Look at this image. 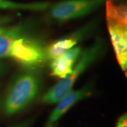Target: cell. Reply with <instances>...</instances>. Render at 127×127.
<instances>
[{"label": "cell", "mask_w": 127, "mask_h": 127, "mask_svg": "<svg viewBox=\"0 0 127 127\" xmlns=\"http://www.w3.org/2000/svg\"><path fill=\"white\" fill-rule=\"evenodd\" d=\"M115 127H127V115L124 114L117 120Z\"/></svg>", "instance_id": "obj_12"}, {"label": "cell", "mask_w": 127, "mask_h": 127, "mask_svg": "<svg viewBox=\"0 0 127 127\" xmlns=\"http://www.w3.org/2000/svg\"><path fill=\"white\" fill-rule=\"evenodd\" d=\"M92 95V88L85 87L77 90H71L57 102L49 117L48 124H54L73 106Z\"/></svg>", "instance_id": "obj_6"}, {"label": "cell", "mask_w": 127, "mask_h": 127, "mask_svg": "<svg viewBox=\"0 0 127 127\" xmlns=\"http://www.w3.org/2000/svg\"><path fill=\"white\" fill-rule=\"evenodd\" d=\"M107 27L116 58L123 71L127 68V27L107 21Z\"/></svg>", "instance_id": "obj_5"}, {"label": "cell", "mask_w": 127, "mask_h": 127, "mask_svg": "<svg viewBox=\"0 0 127 127\" xmlns=\"http://www.w3.org/2000/svg\"><path fill=\"white\" fill-rule=\"evenodd\" d=\"M25 29L24 25L20 24L9 29H6L0 34V60L9 57L12 43L20 38L25 32Z\"/></svg>", "instance_id": "obj_9"}, {"label": "cell", "mask_w": 127, "mask_h": 127, "mask_svg": "<svg viewBox=\"0 0 127 127\" xmlns=\"http://www.w3.org/2000/svg\"><path fill=\"white\" fill-rule=\"evenodd\" d=\"M46 127H54V124H48L47 126Z\"/></svg>", "instance_id": "obj_15"}, {"label": "cell", "mask_w": 127, "mask_h": 127, "mask_svg": "<svg viewBox=\"0 0 127 127\" xmlns=\"http://www.w3.org/2000/svg\"><path fill=\"white\" fill-rule=\"evenodd\" d=\"M106 2V20L127 25V7L125 5L114 4L111 0Z\"/></svg>", "instance_id": "obj_10"}, {"label": "cell", "mask_w": 127, "mask_h": 127, "mask_svg": "<svg viewBox=\"0 0 127 127\" xmlns=\"http://www.w3.org/2000/svg\"><path fill=\"white\" fill-rule=\"evenodd\" d=\"M48 7V4L44 2L32 3H18L8 1H0V8L9 9H24L30 11H41Z\"/></svg>", "instance_id": "obj_11"}, {"label": "cell", "mask_w": 127, "mask_h": 127, "mask_svg": "<svg viewBox=\"0 0 127 127\" xmlns=\"http://www.w3.org/2000/svg\"><path fill=\"white\" fill-rule=\"evenodd\" d=\"M104 43L98 39L81 53L72 72L65 78L55 84L48 91L42 98L44 104H57L63 96L72 90L76 81L94 62H95L104 51Z\"/></svg>", "instance_id": "obj_2"}, {"label": "cell", "mask_w": 127, "mask_h": 127, "mask_svg": "<svg viewBox=\"0 0 127 127\" xmlns=\"http://www.w3.org/2000/svg\"><path fill=\"white\" fill-rule=\"evenodd\" d=\"M106 0H65L55 4L51 9L55 20L64 21L88 15L102 5Z\"/></svg>", "instance_id": "obj_4"}, {"label": "cell", "mask_w": 127, "mask_h": 127, "mask_svg": "<svg viewBox=\"0 0 127 127\" xmlns=\"http://www.w3.org/2000/svg\"><path fill=\"white\" fill-rule=\"evenodd\" d=\"M7 64L4 63V62L0 61V77L4 74V72L7 70Z\"/></svg>", "instance_id": "obj_14"}, {"label": "cell", "mask_w": 127, "mask_h": 127, "mask_svg": "<svg viewBox=\"0 0 127 127\" xmlns=\"http://www.w3.org/2000/svg\"><path fill=\"white\" fill-rule=\"evenodd\" d=\"M81 53L80 47L72 48L58 58L52 60L50 66L51 75L61 79L67 77L72 72Z\"/></svg>", "instance_id": "obj_8"}, {"label": "cell", "mask_w": 127, "mask_h": 127, "mask_svg": "<svg viewBox=\"0 0 127 127\" xmlns=\"http://www.w3.org/2000/svg\"><path fill=\"white\" fill-rule=\"evenodd\" d=\"M41 75L33 68L16 76L8 88L4 99V110L8 116L19 113L28 107L38 95Z\"/></svg>", "instance_id": "obj_1"}, {"label": "cell", "mask_w": 127, "mask_h": 127, "mask_svg": "<svg viewBox=\"0 0 127 127\" xmlns=\"http://www.w3.org/2000/svg\"><path fill=\"white\" fill-rule=\"evenodd\" d=\"M32 123L31 119L24 121L20 122V123L15 124L11 125L9 127H30Z\"/></svg>", "instance_id": "obj_13"}, {"label": "cell", "mask_w": 127, "mask_h": 127, "mask_svg": "<svg viewBox=\"0 0 127 127\" xmlns=\"http://www.w3.org/2000/svg\"><path fill=\"white\" fill-rule=\"evenodd\" d=\"M91 27H83L74 32L68 37L60 39L51 44L48 47H45V55L47 60H54L61 56L65 52L72 48L77 44L79 41L85 37L89 31Z\"/></svg>", "instance_id": "obj_7"}, {"label": "cell", "mask_w": 127, "mask_h": 127, "mask_svg": "<svg viewBox=\"0 0 127 127\" xmlns=\"http://www.w3.org/2000/svg\"><path fill=\"white\" fill-rule=\"evenodd\" d=\"M0 1H1V0H0Z\"/></svg>", "instance_id": "obj_16"}, {"label": "cell", "mask_w": 127, "mask_h": 127, "mask_svg": "<svg viewBox=\"0 0 127 127\" xmlns=\"http://www.w3.org/2000/svg\"><path fill=\"white\" fill-rule=\"evenodd\" d=\"M9 57L20 64L30 68L47 61L45 47L31 38H20L16 39L12 44Z\"/></svg>", "instance_id": "obj_3"}]
</instances>
